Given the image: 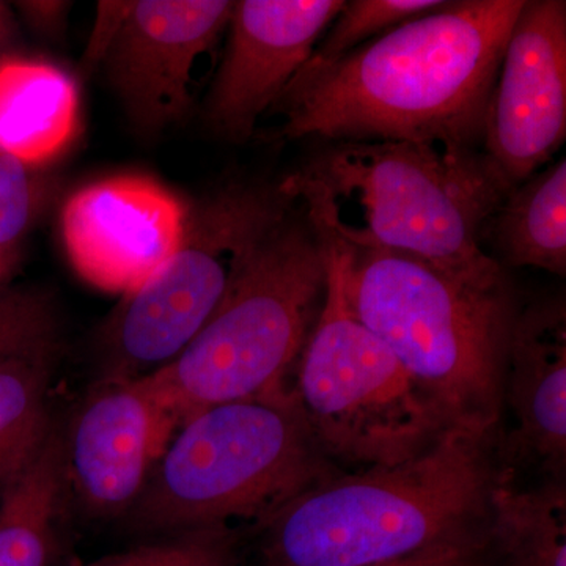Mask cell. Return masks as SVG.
I'll list each match as a JSON object with an SVG mask.
<instances>
[{
  "mask_svg": "<svg viewBox=\"0 0 566 566\" xmlns=\"http://www.w3.org/2000/svg\"><path fill=\"white\" fill-rule=\"evenodd\" d=\"M524 2H447L337 61L305 63L270 109L279 118L273 139L480 147L488 99Z\"/></svg>",
  "mask_w": 566,
  "mask_h": 566,
  "instance_id": "cell-1",
  "label": "cell"
},
{
  "mask_svg": "<svg viewBox=\"0 0 566 566\" xmlns=\"http://www.w3.org/2000/svg\"><path fill=\"white\" fill-rule=\"evenodd\" d=\"M277 185L335 244L400 253L482 285H506L501 263L482 245L506 192L480 147L441 139L342 142Z\"/></svg>",
  "mask_w": 566,
  "mask_h": 566,
  "instance_id": "cell-2",
  "label": "cell"
},
{
  "mask_svg": "<svg viewBox=\"0 0 566 566\" xmlns=\"http://www.w3.org/2000/svg\"><path fill=\"white\" fill-rule=\"evenodd\" d=\"M497 430L452 427L390 468L335 475L263 524L264 566H378L482 531L505 468Z\"/></svg>",
  "mask_w": 566,
  "mask_h": 566,
  "instance_id": "cell-3",
  "label": "cell"
},
{
  "mask_svg": "<svg viewBox=\"0 0 566 566\" xmlns=\"http://www.w3.org/2000/svg\"><path fill=\"white\" fill-rule=\"evenodd\" d=\"M335 245L357 319L453 427L497 430L515 315L509 285H482L400 253Z\"/></svg>",
  "mask_w": 566,
  "mask_h": 566,
  "instance_id": "cell-4",
  "label": "cell"
},
{
  "mask_svg": "<svg viewBox=\"0 0 566 566\" xmlns=\"http://www.w3.org/2000/svg\"><path fill=\"white\" fill-rule=\"evenodd\" d=\"M340 474L289 386L214 406L182 423L129 509V523L169 536L238 521L263 526L308 488Z\"/></svg>",
  "mask_w": 566,
  "mask_h": 566,
  "instance_id": "cell-5",
  "label": "cell"
},
{
  "mask_svg": "<svg viewBox=\"0 0 566 566\" xmlns=\"http://www.w3.org/2000/svg\"><path fill=\"white\" fill-rule=\"evenodd\" d=\"M326 248L293 211L256 249L214 314L151 378L181 424L233 401L285 389L326 289Z\"/></svg>",
  "mask_w": 566,
  "mask_h": 566,
  "instance_id": "cell-6",
  "label": "cell"
},
{
  "mask_svg": "<svg viewBox=\"0 0 566 566\" xmlns=\"http://www.w3.org/2000/svg\"><path fill=\"white\" fill-rule=\"evenodd\" d=\"M326 289L293 390L334 465L367 471L412 460L453 424L346 301L340 249L323 238Z\"/></svg>",
  "mask_w": 566,
  "mask_h": 566,
  "instance_id": "cell-7",
  "label": "cell"
},
{
  "mask_svg": "<svg viewBox=\"0 0 566 566\" xmlns=\"http://www.w3.org/2000/svg\"><path fill=\"white\" fill-rule=\"evenodd\" d=\"M293 207L279 185L233 182L189 208L172 255L107 319L103 379L142 378L172 363Z\"/></svg>",
  "mask_w": 566,
  "mask_h": 566,
  "instance_id": "cell-8",
  "label": "cell"
},
{
  "mask_svg": "<svg viewBox=\"0 0 566 566\" xmlns=\"http://www.w3.org/2000/svg\"><path fill=\"white\" fill-rule=\"evenodd\" d=\"M566 136V3L526 0L488 99L482 148L506 193L542 170Z\"/></svg>",
  "mask_w": 566,
  "mask_h": 566,
  "instance_id": "cell-9",
  "label": "cell"
},
{
  "mask_svg": "<svg viewBox=\"0 0 566 566\" xmlns=\"http://www.w3.org/2000/svg\"><path fill=\"white\" fill-rule=\"evenodd\" d=\"M229 0L120 2L103 61L129 120L144 133L180 122L191 107L192 73L229 28Z\"/></svg>",
  "mask_w": 566,
  "mask_h": 566,
  "instance_id": "cell-10",
  "label": "cell"
},
{
  "mask_svg": "<svg viewBox=\"0 0 566 566\" xmlns=\"http://www.w3.org/2000/svg\"><path fill=\"white\" fill-rule=\"evenodd\" d=\"M180 427L151 375L102 379L65 441L66 480L92 515L129 512Z\"/></svg>",
  "mask_w": 566,
  "mask_h": 566,
  "instance_id": "cell-11",
  "label": "cell"
},
{
  "mask_svg": "<svg viewBox=\"0 0 566 566\" xmlns=\"http://www.w3.org/2000/svg\"><path fill=\"white\" fill-rule=\"evenodd\" d=\"M188 212L174 192L148 178L125 175L84 186L62 210L71 266L95 289L125 296L172 255Z\"/></svg>",
  "mask_w": 566,
  "mask_h": 566,
  "instance_id": "cell-12",
  "label": "cell"
},
{
  "mask_svg": "<svg viewBox=\"0 0 566 566\" xmlns=\"http://www.w3.org/2000/svg\"><path fill=\"white\" fill-rule=\"evenodd\" d=\"M345 0H240L207 102L216 133L244 142L303 70Z\"/></svg>",
  "mask_w": 566,
  "mask_h": 566,
  "instance_id": "cell-13",
  "label": "cell"
},
{
  "mask_svg": "<svg viewBox=\"0 0 566 566\" xmlns=\"http://www.w3.org/2000/svg\"><path fill=\"white\" fill-rule=\"evenodd\" d=\"M512 433L501 444L505 471L531 464L545 479L565 480L566 308L553 297L515 312L506 340L502 401Z\"/></svg>",
  "mask_w": 566,
  "mask_h": 566,
  "instance_id": "cell-14",
  "label": "cell"
},
{
  "mask_svg": "<svg viewBox=\"0 0 566 566\" xmlns=\"http://www.w3.org/2000/svg\"><path fill=\"white\" fill-rule=\"evenodd\" d=\"M80 91L69 73L39 59H0V155L44 167L80 132Z\"/></svg>",
  "mask_w": 566,
  "mask_h": 566,
  "instance_id": "cell-15",
  "label": "cell"
},
{
  "mask_svg": "<svg viewBox=\"0 0 566 566\" xmlns=\"http://www.w3.org/2000/svg\"><path fill=\"white\" fill-rule=\"evenodd\" d=\"M486 551L490 566H566L565 480L523 488L505 471L491 493Z\"/></svg>",
  "mask_w": 566,
  "mask_h": 566,
  "instance_id": "cell-16",
  "label": "cell"
},
{
  "mask_svg": "<svg viewBox=\"0 0 566 566\" xmlns=\"http://www.w3.org/2000/svg\"><path fill=\"white\" fill-rule=\"evenodd\" d=\"M506 264L566 274V161L538 170L506 193L483 230Z\"/></svg>",
  "mask_w": 566,
  "mask_h": 566,
  "instance_id": "cell-17",
  "label": "cell"
},
{
  "mask_svg": "<svg viewBox=\"0 0 566 566\" xmlns=\"http://www.w3.org/2000/svg\"><path fill=\"white\" fill-rule=\"evenodd\" d=\"M65 486V438L52 424L39 453L0 497V566L48 565Z\"/></svg>",
  "mask_w": 566,
  "mask_h": 566,
  "instance_id": "cell-18",
  "label": "cell"
},
{
  "mask_svg": "<svg viewBox=\"0 0 566 566\" xmlns=\"http://www.w3.org/2000/svg\"><path fill=\"white\" fill-rule=\"evenodd\" d=\"M57 345L0 360V497L28 468L52 424L50 386Z\"/></svg>",
  "mask_w": 566,
  "mask_h": 566,
  "instance_id": "cell-19",
  "label": "cell"
},
{
  "mask_svg": "<svg viewBox=\"0 0 566 566\" xmlns=\"http://www.w3.org/2000/svg\"><path fill=\"white\" fill-rule=\"evenodd\" d=\"M444 0H352L345 2L316 44L308 65L337 61L406 21L442 9Z\"/></svg>",
  "mask_w": 566,
  "mask_h": 566,
  "instance_id": "cell-20",
  "label": "cell"
},
{
  "mask_svg": "<svg viewBox=\"0 0 566 566\" xmlns=\"http://www.w3.org/2000/svg\"><path fill=\"white\" fill-rule=\"evenodd\" d=\"M51 193L43 167L0 155V249H20L22 238L50 205Z\"/></svg>",
  "mask_w": 566,
  "mask_h": 566,
  "instance_id": "cell-21",
  "label": "cell"
},
{
  "mask_svg": "<svg viewBox=\"0 0 566 566\" xmlns=\"http://www.w3.org/2000/svg\"><path fill=\"white\" fill-rule=\"evenodd\" d=\"M95 566H238V535L233 527L189 532L137 547Z\"/></svg>",
  "mask_w": 566,
  "mask_h": 566,
  "instance_id": "cell-22",
  "label": "cell"
},
{
  "mask_svg": "<svg viewBox=\"0 0 566 566\" xmlns=\"http://www.w3.org/2000/svg\"><path fill=\"white\" fill-rule=\"evenodd\" d=\"M57 316L51 296L29 286L0 293V360L57 345Z\"/></svg>",
  "mask_w": 566,
  "mask_h": 566,
  "instance_id": "cell-23",
  "label": "cell"
},
{
  "mask_svg": "<svg viewBox=\"0 0 566 566\" xmlns=\"http://www.w3.org/2000/svg\"><path fill=\"white\" fill-rule=\"evenodd\" d=\"M486 527L430 547L416 556L378 566H488Z\"/></svg>",
  "mask_w": 566,
  "mask_h": 566,
  "instance_id": "cell-24",
  "label": "cell"
},
{
  "mask_svg": "<svg viewBox=\"0 0 566 566\" xmlns=\"http://www.w3.org/2000/svg\"><path fill=\"white\" fill-rule=\"evenodd\" d=\"M17 7L36 32L55 36L63 31L71 3L59 0H29L18 2Z\"/></svg>",
  "mask_w": 566,
  "mask_h": 566,
  "instance_id": "cell-25",
  "label": "cell"
},
{
  "mask_svg": "<svg viewBox=\"0 0 566 566\" xmlns=\"http://www.w3.org/2000/svg\"><path fill=\"white\" fill-rule=\"evenodd\" d=\"M20 262V249H0V293L10 289L9 283L17 274Z\"/></svg>",
  "mask_w": 566,
  "mask_h": 566,
  "instance_id": "cell-26",
  "label": "cell"
},
{
  "mask_svg": "<svg viewBox=\"0 0 566 566\" xmlns=\"http://www.w3.org/2000/svg\"><path fill=\"white\" fill-rule=\"evenodd\" d=\"M14 35H17V25H14L10 7L0 2V52L13 43Z\"/></svg>",
  "mask_w": 566,
  "mask_h": 566,
  "instance_id": "cell-27",
  "label": "cell"
},
{
  "mask_svg": "<svg viewBox=\"0 0 566 566\" xmlns=\"http://www.w3.org/2000/svg\"><path fill=\"white\" fill-rule=\"evenodd\" d=\"M488 566H490V564H488Z\"/></svg>",
  "mask_w": 566,
  "mask_h": 566,
  "instance_id": "cell-28",
  "label": "cell"
}]
</instances>
